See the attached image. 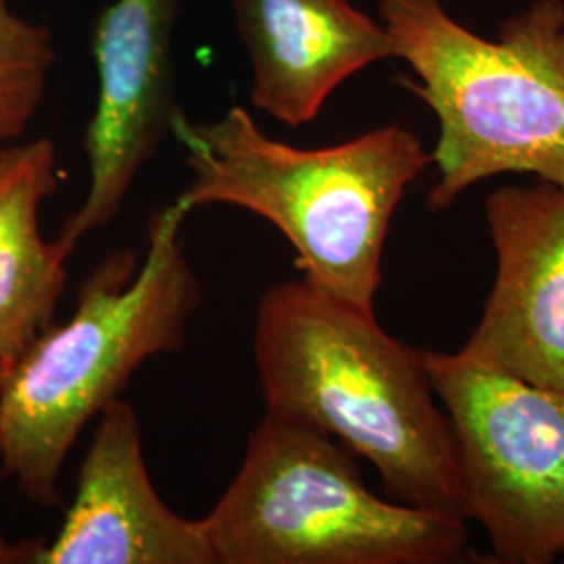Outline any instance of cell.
<instances>
[{
    "label": "cell",
    "instance_id": "6da1fadb",
    "mask_svg": "<svg viewBox=\"0 0 564 564\" xmlns=\"http://www.w3.org/2000/svg\"><path fill=\"white\" fill-rule=\"evenodd\" d=\"M253 360L265 414L368 460L391 500L466 521L458 445L424 351L375 312L303 279L274 284L258 305Z\"/></svg>",
    "mask_w": 564,
    "mask_h": 564
},
{
    "label": "cell",
    "instance_id": "7a4b0ae2",
    "mask_svg": "<svg viewBox=\"0 0 564 564\" xmlns=\"http://www.w3.org/2000/svg\"><path fill=\"white\" fill-rule=\"evenodd\" d=\"M178 203L149 223L147 253L107 256L82 282L74 314L44 328L0 384V468L42 508L61 506L63 464L82 431L142 364L181 349L199 282L184 256Z\"/></svg>",
    "mask_w": 564,
    "mask_h": 564
},
{
    "label": "cell",
    "instance_id": "3957f363",
    "mask_svg": "<svg viewBox=\"0 0 564 564\" xmlns=\"http://www.w3.org/2000/svg\"><path fill=\"white\" fill-rule=\"evenodd\" d=\"M172 134L193 181L174 199L188 214L230 205L260 216L293 245L303 281L375 312L389 226L405 188L433 163L421 139L389 123L323 149L270 139L245 107Z\"/></svg>",
    "mask_w": 564,
    "mask_h": 564
},
{
    "label": "cell",
    "instance_id": "277c9868",
    "mask_svg": "<svg viewBox=\"0 0 564 564\" xmlns=\"http://www.w3.org/2000/svg\"><path fill=\"white\" fill-rule=\"evenodd\" d=\"M379 13L410 88L440 120L429 209L477 182L533 174L564 186V0H535L489 41L442 0H381Z\"/></svg>",
    "mask_w": 564,
    "mask_h": 564
},
{
    "label": "cell",
    "instance_id": "5b68a950",
    "mask_svg": "<svg viewBox=\"0 0 564 564\" xmlns=\"http://www.w3.org/2000/svg\"><path fill=\"white\" fill-rule=\"evenodd\" d=\"M202 521L216 564H454L470 540L463 519L379 498L341 444L270 414Z\"/></svg>",
    "mask_w": 564,
    "mask_h": 564
},
{
    "label": "cell",
    "instance_id": "8992f818",
    "mask_svg": "<svg viewBox=\"0 0 564 564\" xmlns=\"http://www.w3.org/2000/svg\"><path fill=\"white\" fill-rule=\"evenodd\" d=\"M458 445L466 521L508 564L564 556V391L468 358L424 351Z\"/></svg>",
    "mask_w": 564,
    "mask_h": 564
},
{
    "label": "cell",
    "instance_id": "52a82bcc",
    "mask_svg": "<svg viewBox=\"0 0 564 564\" xmlns=\"http://www.w3.org/2000/svg\"><path fill=\"white\" fill-rule=\"evenodd\" d=\"M184 0H116L97 15L90 53L97 105L84 149L88 191L57 241L72 256L93 230L113 223L139 172L151 162L181 113L174 34Z\"/></svg>",
    "mask_w": 564,
    "mask_h": 564
},
{
    "label": "cell",
    "instance_id": "ba28073f",
    "mask_svg": "<svg viewBox=\"0 0 564 564\" xmlns=\"http://www.w3.org/2000/svg\"><path fill=\"white\" fill-rule=\"evenodd\" d=\"M496 281L460 351L527 383L564 391V186H505L485 199Z\"/></svg>",
    "mask_w": 564,
    "mask_h": 564
},
{
    "label": "cell",
    "instance_id": "9c48e42d",
    "mask_svg": "<svg viewBox=\"0 0 564 564\" xmlns=\"http://www.w3.org/2000/svg\"><path fill=\"white\" fill-rule=\"evenodd\" d=\"M34 564H216L202 519L174 512L158 494L139 416L121 398L97 416L74 502Z\"/></svg>",
    "mask_w": 564,
    "mask_h": 564
},
{
    "label": "cell",
    "instance_id": "30bf717a",
    "mask_svg": "<svg viewBox=\"0 0 564 564\" xmlns=\"http://www.w3.org/2000/svg\"><path fill=\"white\" fill-rule=\"evenodd\" d=\"M251 59V101L291 128L316 120L354 74L395 57L383 23L347 0H232Z\"/></svg>",
    "mask_w": 564,
    "mask_h": 564
},
{
    "label": "cell",
    "instance_id": "8fae6325",
    "mask_svg": "<svg viewBox=\"0 0 564 564\" xmlns=\"http://www.w3.org/2000/svg\"><path fill=\"white\" fill-rule=\"evenodd\" d=\"M59 188L48 139L0 151V364L11 366L53 323L69 253L41 230L42 203Z\"/></svg>",
    "mask_w": 564,
    "mask_h": 564
},
{
    "label": "cell",
    "instance_id": "7c38bea8",
    "mask_svg": "<svg viewBox=\"0 0 564 564\" xmlns=\"http://www.w3.org/2000/svg\"><path fill=\"white\" fill-rule=\"evenodd\" d=\"M53 63L48 28L23 20L0 0V144L28 130L44 99Z\"/></svg>",
    "mask_w": 564,
    "mask_h": 564
},
{
    "label": "cell",
    "instance_id": "4fadbf2b",
    "mask_svg": "<svg viewBox=\"0 0 564 564\" xmlns=\"http://www.w3.org/2000/svg\"><path fill=\"white\" fill-rule=\"evenodd\" d=\"M42 542L44 540H25V542L11 544L0 533V564H34Z\"/></svg>",
    "mask_w": 564,
    "mask_h": 564
},
{
    "label": "cell",
    "instance_id": "5bb4252c",
    "mask_svg": "<svg viewBox=\"0 0 564 564\" xmlns=\"http://www.w3.org/2000/svg\"><path fill=\"white\" fill-rule=\"evenodd\" d=\"M7 370H9V368L0 364V384H2V381H4V375H7Z\"/></svg>",
    "mask_w": 564,
    "mask_h": 564
}]
</instances>
